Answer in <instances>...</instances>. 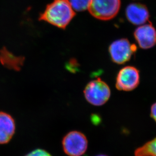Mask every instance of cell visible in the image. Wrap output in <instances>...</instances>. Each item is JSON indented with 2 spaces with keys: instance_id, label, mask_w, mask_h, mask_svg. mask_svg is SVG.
<instances>
[{
  "instance_id": "6da1fadb",
  "label": "cell",
  "mask_w": 156,
  "mask_h": 156,
  "mask_svg": "<svg viewBox=\"0 0 156 156\" xmlns=\"http://www.w3.org/2000/svg\"><path fill=\"white\" fill-rule=\"evenodd\" d=\"M75 15L69 0H53L47 5L39 20L65 29Z\"/></svg>"
},
{
  "instance_id": "7a4b0ae2",
  "label": "cell",
  "mask_w": 156,
  "mask_h": 156,
  "mask_svg": "<svg viewBox=\"0 0 156 156\" xmlns=\"http://www.w3.org/2000/svg\"><path fill=\"white\" fill-rule=\"evenodd\" d=\"M110 94V87L99 78L90 81L84 90L86 101L95 106H102L106 103L109 100Z\"/></svg>"
},
{
  "instance_id": "3957f363",
  "label": "cell",
  "mask_w": 156,
  "mask_h": 156,
  "mask_svg": "<svg viewBox=\"0 0 156 156\" xmlns=\"http://www.w3.org/2000/svg\"><path fill=\"white\" fill-rule=\"evenodd\" d=\"M121 0H91L89 11L93 17L102 20H109L118 14Z\"/></svg>"
},
{
  "instance_id": "277c9868",
  "label": "cell",
  "mask_w": 156,
  "mask_h": 156,
  "mask_svg": "<svg viewBox=\"0 0 156 156\" xmlns=\"http://www.w3.org/2000/svg\"><path fill=\"white\" fill-rule=\"evenodd\" d=\"M62 147L69 156H82L88 147V140L83 133L78 131L69 132L63 137Z\"/></svg>"
},
{
  "instance_id": "5b68a950",
  "label": "cell",
  "mask_w": 156,
  "mask_h": 156,
  "mask_svg": "<svg viewBox=\"0 0 156 156\" xmlns=\"http://www.w3.org/2000/svg\"><path fill=\"white\" fill-rule=\"evenodd\" d=\"M136 51V44H131L126 38L115 41L109 47L111 59L118 64H123L129 61Z\"/></svg>"
},
{
  "instance_id": "8992f818",
  "label": "cell",
  "mask_w": 156,
  "mask_h": 156,
  "mask_svg": "<svg viewBox=\"0 0 156 156\" xmlns=\"http://www.w3.org/2000/svg\"><path fill=\"white\" fill-rule=\"evenodd\" d=\"M140 81L139 71L135 67L127 66L122 68L117 76L116 87L119 90L129 91L136 88Z\"/></svg>"
},
{
  "instance_id": "52a82bcc",
  "label": "cell",
  "mask_w": 156,
  "mask_h": 156,
  "mask_svg": "<svg viewBox=\"0 0 156 156\" xmlns=\"http://www.w3.org/2000/svg\"><path fill=\"white\" fill-rule=\"evenodd\" d=\"M134 36L142 49H150L156 44V30L151 23L140 25L134 31Z\"/></svg>"
},
{
  "instance_id": "ba28073f",
  "label": "cell",
  "mask_w": 156,
  "mask_h": 156,
  "mask_svg": "<svg viewBox=\"0 0 156 156\" xmlns=\"http://www.w3.org/2000/svg\"><path fill=\"white\" fill-rule=\"evenodd\" d=\"M127 19L131 23L141 25L146 23L150 17L147 7L140 3H132L129 5L126 10Z\"/></svg>"
},
{
  "instance_id": "9c48e42d",
  "label": "cell",
  "mask_w": 156,
  "mask_h": 156,
  "mask_svg": "<svg viewBox=\"0 0 156 156\" xmlns=\"http://www.w3.org/2000/svg\"><path fill=\"white\" fill-rule=\"evenodd\" d=\"M15 131V123L11 115L0 112V144H5L12 139Z\"/></svg>"
},
{
  "instance_id": "30bf717a",
  "label": "cell",
  "mask_w": 156,
  "mask_h": 156,
  "mask_svg": "<svg viewBox=\"0 0 156 156\" xmlns=\"http://www.w3.org/2000/svg\"><path fill=\"white\" fill-rule=\"evenodd\" d=\"M24 57L22 56H15L3 47L0 50V62L4 66L10 69L19 71L24 65Z\"/></svg>"
},
{
  "instance_id": "8fae6325",
  "label": "cell",
  "mask_w": 156,
  "mask_h": 156,
  "mask_svg": "<svg viewBox=\"0 0 156 156\" xmlns=\"http://www.w3.org/2000/svg\"><path fill=\"white\" fill-rule=\"evenodd\" d=\"M135 156H156V137L148 141L134 152Z\"/></svg>"
},
{
  "instance_id": "7c38bea8",
  "label": "cell",
  "mask_w": 156,
  "mask_h": 156,
  "mask_svg": "<svg viewBox=\"0 0 156 156\" xmlns=\"http://www.w3.org/2000/svg\"><path fill=\"white\" fill-rule=\"evenodd\" d=\"M72 9L76 11H84L88 9L91 0H69Z\"/></svg>"
},
{
  "instance_id": "4fadbf2b",
  "label": "cell",
  "mask_w": 156,
  "mask_h": 156,
  "mask_svg": "<svg viewBox=\"0 0 156 156\" xmlns=\"http://www.w3.org/2000/svg\"><path fill=\"white\" fill-rule=\"evenodd\" d=\"M25 156H52L49 153L43 149H35Z\"/></svg>"
},
{
  "instance_id": "5bb4252c",
  "label": "cell",
  "mask_w": 156,
  "mask_h": 156,
  "mask_svg": "<svg viewBox=\"0 0 156 156\" xmlns=\"http://www.w3.org/2000/svg\"><path fill=\"white\" fill-rule=\"evenodd\" d=\"M150 116L156 122V102L154 104L150 109Z\"/></svg>"
},
{
  "instance_id": "9a60e30c",
  "label": "cell",
  "mask_w": 156,
  "mask_h": 156,
  "mask_svg": "<svg viewBox=\"0 0 156 156\" xmlns=\"http://www.w3.org/2000/svg\"><path fill=\"white\" fill-rule=\"evenodd\" d=\"M106 156V155H97V156Z\"/></svg>"
}]
</instances>
